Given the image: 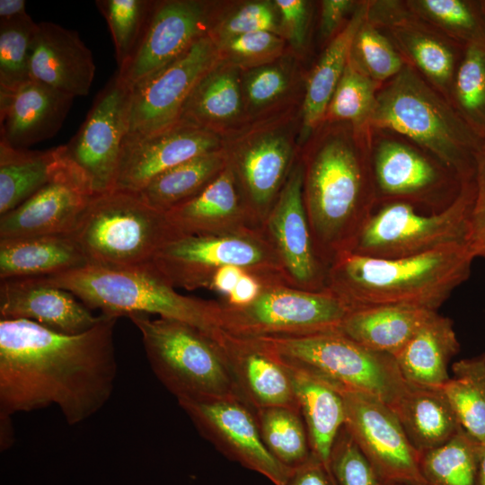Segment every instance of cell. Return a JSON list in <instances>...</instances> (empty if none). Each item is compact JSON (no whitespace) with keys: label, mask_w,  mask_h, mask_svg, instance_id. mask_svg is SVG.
Segmentation results:
<instances>
[{"label":"cell","mask_w":485,"mask_h":485,"mask_svg":"<svg viewBox=\"0 0 485 485\" xmlns=\"http://www.w3.org/2000/svg\"><path fill=\"white\" fill-rule=\"evenodd\" d=\"M65 334L29 320L0 319V416L56 406L69 426L99 412L118 375V317Z\"/></svg>","instance_id":"1"},{"label":"cell","mask_w":485,"mask_h":485,"mask_svg":"<svg viewBox=\"0 0 485 485\" xmlns=\"http://www.w3.org/2000/svg\"><path fill=\"white\" fill-rule=\"evenodd\" d=\"M371 129L322 123L300 147L303 198L315 252L329 269L348 252L377 205Z\"/></svg>","instance_id":"2"},{"label":"cell","mask_w":485,"mask_h":485,"mask_svg":"<svg viewBox=\"0 0 485 485\" xmlns=\"http://www.w3.org/2000/svg\"><path fill=\"white\" fill-rule=\"evenodd\" d=\"M474 259L469 242L403 258L346 252L329 267L326 289L350 310L404 305L437 312L468 279Z\"/></svg>","instance_id":"3"},{"label":"cell","mask_w":485,"mask_h":485,"mask_svg":"<svg viewBox=\"0 0 485 485\" xmlns=\"http://www.w3.org/2000/svg\"><path fill=\"white\" fill-rule=\"evenodd\" d=\"M368 128L410 139L463 183L475 178L485 140L409 63L379 89Z\"/></svg>","instance_id":"4"},{"label":"cell","mask_w":485,"mask_h":485,"mask_svg":"<svg viewBox=\"0 0 485 485\" xmlns=\"http://www.w3.org/2000/svg\"><path fill=\"white\" fill-rule=\"evenodd\" d=\"M72 293L90 310L121 317L154 314L185 322L219 343L225 334L219 301L184 295L176 291L152 262L128 268L94 264L65 273L40 277Z\"/></svg>","instance_id":"5"},{"label":"cell","mask_w":485,"mask_h":485,"mask_svg":"<svg viewBox=\"0 0 485 485\" xmlns=\"http://www.w3.org/2000/svg\"><path fill=\"white\" fill-rule=\"evenodd\" d=\"M128 317L141 334L152 372L177 401L242 400L219 345L211 338L176 320L144 313Z\"/></svg>","instance_id":"6"},{"label":"cell","mask_w":485,"mask_h":485,"mask_svg":"<svg viewBox=\"0 0 485 485\" xmlns=\"http://www.w3.org/2000/svg\"><path fill=\"white\" fill-rule=\"evenodd\" d=\"M89 264L128 268L152 262L178 236L163 212L137 192L112 190L93 196L72 233Z\"/></svg>","instance_id":"7"},{"label":"cell","mask_w":485,"mask_h":485,"mask_svg":"<svg viewBox=\"0 0 485 485\" xmlns=\"http://www.w3.org/2000/svg\"><path fill=\"white\" fill-rule=\"evenodd\" d=\"M253 340L284 365L314 374L334 386L375 395L391 408L408 389L394 357L369 349L339 331Z\"/></svg>","instance_id":"8"},{"label":"cell","mask_w":485,"mask_h":485,"mask_svg":"<svg viewBox=\"0 0 485 485\" xmlns=\"http://www.w3.org/2000/svg\"><path fill=\"white\" fill-rule=\"evenodd\" d=\"M301 108L248 124L223 137L222 149L245 207L260 227L300 152Z\"/></svg>","instance_id":"9"},{"label":"cell","mask_w":485,"mask_h":485,"mask_svg":"<svg viewBox=\"0 0 485 485\" xmlns=\"http://www.w3.org/2000/svg\"><path fill=\"white\" fill-rule=\"evenodd\" d=\"M152 264L176 289H209L215 273L226 265L243 269L264 286L287 285L264 227L227 234L178 235L158 250Z\"/></svg>","instance_id":"10"},{"label":"cell","mask_w":485,"mask_h":485,"mask_svg":"<svg viewBox=\"0 0 485 485\" xmlns=\"http://www.w3.org/2000/svg\"><path fill=\"white\" fill-rule=\"evenodd\" d=\"M475 191V180L465 182L449 207L430 214L401 201L378 204L348 252L374 258H403L469 242Z\"/></svg>","instance_id":"11"},{"label":"cell","mask_w":485,"mask_h":485,"mask_svg":"<svg viewBox=\"0 0 485 485\" xmlns=\"http://www.w3.org/2000/svg\"><path fill=\"white\" fill-rule=\"evenodd\" d=\"M220 303L221 325L242 338L300 337L339 331L350 311L328 289L312 292L286 284L265 285L250 304Z\"/></svg>","instance_id":"12"},{"label":"cell","mask_w":485,"mask_h":485,"mask_svg":"<svg viewBox=\"0 0 485 485\" xmlns=\"http://www.w3.org/2000/svg\"><path fill=\"white\" fill-rule=\"evenodd\" d=\"M130 96L131 87L116 72L97 94L76 134L63 145L66 165L93 196L114 189L128 132Z\"/></svg>","instance_id":"13"},{"label":"cell","mask_w":485,"mask_h":485,"mask_svg":"<svg viewBox=\"0 0 485 485\" xmlns=\"http://www.w3.org/2000/svg\"><path fill=\"white\" fill-rule=\"evenodd\" d=\"M370 155L377 205L401 201L436 213L465 183L432 155L394 137L371 138Z\"/></svg>","instance_id":"14"},{"label":"cell","mask_w":485,"mask_h":485,"mask_svg":"<svg viewBox=\"0 0 485 485\" xmlns=\"http://www.w3.org/2000/svg\"><path fill=\"white\" fill-rule=\"evenodd\" d=\"M335 387L344 401V427L381 482L427 485L420 471V454L393 410L375 395Z\"/></svg>","instance_id":"15"},{"label":"cell","mask_w":485,"mask_h":485,"mask_svg":"<svg viewBox=\"0 0 485 485\" xmlns=\"http://www.w3.org/2000/svg\"><path fill=\"white\" fill-rule=\"evenodd\" d=\"M219 60L217 47L207 35L177 59L133 85L126 137H146L178 122L192 90Z\"/></svg>","instance_id":"16"},{"label":"cell","mask_w":485,"mask_h":485,"mask_svg":"<svg viewBox=\"0 0 485 485\" xmlns=\"http://www.w3.org/2000/svg\"><path fill=\"white\" fill-rule=\"evenodd\" d=\"M198 432L222 454L266 477L287 485L292 471L279 463L261 438L253 410L237 398L178 401Z\"/></svg>","instance_id":"17"},{"label":"cell","mask_w":485,"mask_h":485,"mask_svg":"<svg viewBox=\"0 0 485 485\" xmlns=\"http://www.w3.org/2000/svg\"><path fill=\"white\" fill-rule=\"evenodd\" d=\"M215 1H154L140 40L117 72L130 87L166 66L208 33Z\"/></svg>","instance_id":"18"},{"label":"cell","mask_w":485,"mask_h":485,"mask_svg":"<svg viewBox=\"0 0 485 485\" xmlns=\"http://www.w3.org/2000/svg\"><path fill=\"white\" fill-rule=\"evenodd\" d=\"M303 163L298 155L263 225L292 287L326 290L328 268L318 258L303 198Z\"/></svg>","instance_id":"19"},{"label":"cell","mask_w":485,"mask_h":485,"mask_svg":"<svg viewBox=\"0 0 485 485\" xmlns=\"http://www.w3.org/2000/svg\"><path fill=\"white\" fill-rule=\"evenodd\" d=\"M366 18L386 27L406 61L450 101L465 47L430 29L399 1H368Z\"/></svg>","instance_id":"20"},{"label":"cell","mask_w":485,"mask_h":485,"mask_svg":"<svg viewBox=\"0 0 485 485\" xmlns=\"http://www.w3.org/2000/svg\"><path fill=\"white\" fill-rule=\"evenodd\" d=\"M222 145L218 134L184 120L146 137H126L113 190L139 192L161 173Z\"/></svg>","instance_id":"21"},{"label":"cell","mask_w":485,"mask_h":485,"mask_svg":"<svg viewBox=\"0 0 485 485\" xmlns=\"http://www.w3.org/2000/svg\"><path fill=\"white\" fill-rule=\"evenodd\" d=\"M93 197L66 163L31 198L0 216V239L72 234Z\"/></svg>","instance_id":"22"},{"label":"cell","mask_w":485,"mask_h":485,"mask_svg":"<svg viewBox=\"0 0 485 485\" xmlns=\"http://www.w3.org/2000/svg\"><path fill=\"white\" fill-rule=\"evenodd\" d=\"M95 64L78 32L59 24H36L31 45L30 80L72 98L86 96Z\"/></svg>","instance_id":"23"},{"label":"cell","mask_w":485,"mask_h":485,"mask_svg":"<svg viewBox=\"0 0 485 485\" xmlns=\"http://www.w3.org/2000/svg\"><path fill=\"white\" fill-rule=\"evenodd\" d=\"M69 291L51 286L41 278L1 280L0 319L29 320L65 334L86 331L99 322Z\"/></svg>","instance_id":"24"},{"label":"cell","mask_w":485,"mask_h":485,"mask_svg":"<svg viewBox=\"0 0 485 485\" xmlns=\"http://www.w3.org/2000/svg\"><path fill=\"white\" fill-rule=\"evenodd\" d=\"M242 400L254 411L299 410L287 367L259 341L225 333L218 343Z\"/></svg>","instance_id":"25"},{"label":"cell","mask_w":485,"mask_h":485,"mask_svg":"<svg viewBox=\"0 0 485 485\" xmlns=\"http://www.w3.org/2000/svg\"><path fill=\"white\" fill-rule=\"evenodd\" d=\"M73 100L31 80L13 91H0V144L28 148L52 137Z\"/></svg>","instance_id":"26"},{"label":"cell","mask_w":485,"mask_h":485,"mask_svg":"<svg viewBox=\"0 0 485 485\" xmlns=\"http://www.w3.org/2000/svg\"><path fill=\"white\" fill-rule=\"evenodd\" d=\"M165 215L179 235L227 234L262 228L251 219L227 164L204 190Z\"/></svg>","instance_id":"27"},{"label":"cell","mask_w":485,"mask_h":485,"mask_svg":"<svg viewBox=\"0 0 485 485\" xmlns=\"http://www.w3.org/2000/svg\"><path fill=\"white\" fill-rule=\"evenodd\" d=\"M180 120L222 137L246 126L241 69L219 60L192 90Z\"/></svg>","instance_id":"28"},{"label":"cell","mask_w":485,"mask_h":485,"mask_svg":"<svg viewBox=\"0 0 485 485\" xmlns=\"http://www.w3.org/2000/svg\"><path fill=\"white\" fill-rule=\"evenodd\" d=\"M305 78L301 59L290 50L271 63L241 70L247 125L302 108Z\"/></svg>","instance_id":"29"},{"label":"cell","mask_w":485,"mask_h":485,"mask_svg":"<svg viewBox=\"0 0 485 485\" xmlns=\"http://www.w3.org/2000/svg\"><path fill=\"white\" fill-rule=\"evenodd\" d=\"M284 366L291 378L306 428L312 454L323 466L331 485V453L335 439L345 423L342 395L327 380L305 370Z\"/></svg>","instance_id":"30"},{"label":"cell","mask_w":485,"mask_h":485,"mask_svg":"<svg viewBox=\"0 0 485 485\" xmlns=\"http://www.w3.org/2000/svg\"><path fill=\"white\" fill-rule=\"evenodd\" d=\"M87 264L73 234L0 239V280L48 277Z\"/></svg>","instance_id":"31"},{"label":"cell","mask_w":485,"mask_h":485,"mask_svg":"<svg viewBox=\"0 0 485 485\" xmlns=\"http://www.w3.org/2000/svg\"><path fill=\"white\" fill-rule=\"evenodd\" d=\"M368 1L358 7L344 27L328 42L312 70L306 75L301 108L302 146L322 124L327 107L348 61L354 36L366 17Z\"/></svg>","instance_id":"32"},{"label":"cell","mask_w":485,"mask_h":485,"mask_svg":"<svg viewBox=\"0 0 485 485\" xmlns=\"http://www.w3.org/2000/svg\"><path fill=\"white\" fill-rule=\"evenodd\" d=\"M460 350L453 321L434 313L395 357L404 380L412 385L442 388L449 380L450 359Z\"/></svg>","instance_id":"33"},{"label":"cell","mask_w":485,"mask_h":485,"mask_svg":"<svg viewBox=\"0 0 485 485\" xmlns=\"http://www.w3.org/2000/svg\"><path fill=\"white\" fill-rule=\"evenodd\" d=\"M434 313L404 305L353 309L339 332L369 349L395 357Z\"/></svg>","instance_id":"34"},{"label":"cell","mask_w":485,"mask_h":485,"mask_svg":"<svg viewBox=\"0 0 485 485\" xmlns=\"http://www.w3.org/2000/svg\"><path fill=\"white\" fill-rule=\"evenodd\" d=\"M408 384L392 409L412 446L423 454L446 443L462 426L442 388Z\"/></svg>","instance_id":"35"},{"label":"cell","mask_w":485,"mask_h":485,"mask_svg":"<svg viewBox=\"0 0 485 485\" xmlns=\"http://www.w3.org/2000/svg\"><path fill=\"white\" fill-rule=\"evenodd\" d=\"M65 167L63 145L38 151L0 144V216L20 206Z\"/></svg>","instance_id":"36"},{"label":"cell","mask_w":485,"mask_h":485,"mask_svg":"<svg viewBox=\"0 0 485 485\" xmlns=\"http://www.w3.org/2000/svg\"><path fill=\"white\" fill-rule=\"evenodd\" d=\"M226 164L223 149L204 154L161 173L137 193L150 207L166 213L204 190Z\"/></svg>","instance_id":"37"},{"label":"cell","mask_w":485,"mask_h":485,"mask_svg":"<svg viewBox=\"0 0 485 485\" xmlns=\"http://www.w3.org/2000/svg\"><path fill=\"white\" fill-rule=\"evenodd\" d=\"M452 371L442 389L462 428L485 444V353L454 362Z\"/></svg>","instance_id":"38"},{"label":"cell","mask_w":485,"mask_h":485,"mask_svg":"<svg viewBox=\"0 0 485 485\" xmlns=\"http://www.w3.org/2000/svg\"><path fill=\"white\" fill-rule=\"evenodd\" d=\"M254 415L264 445L284 467L293 472L312 457L300 410L272 407L256 410Z\"/></svg>","instance_id":"39"},{"label":"cell","mask_w":485,"mask_h":485,"mask_svg":"<svg viewBox=\"0 0 485 485\" xmlns=\"http://www.w3.org/2000/svg\"><path fill=\"white\" fill-rule=\"evenodd\" d=\"M479 443L463 428L446 443L420 454L427 485H477Z\"/></svg>","instance_id":"40"},{"label":"cell","mask_w":485,"mask_h":485,"mask_svg":"<svg viewBox=\"0 0 485 485\" xmlns=\"http://www.w3.org/2000/svg\"><path fill=\"white\" fill-rule=\"evenodd\" d=\"M408 8L428 24L462 46H485V19L478 1L411 0Z\"/></svg>","instance_id":"41"},{"label":"cell","mask_w":485,"mask_h":485,"mask_svg":"<svg viewBox=\"0 0 485 485\" xmlns=\"http://www.w3.org/2000/svg\"><path fill=\"white\" fill-rule=\"evenodd\" d=\"M257 31H271L281 36L280 15L275 0L215 1L207 35L216 46Z\"/></svg>","instance_id":"42"},{"label":"cell","mask_w":485,"mask_h":485,"mask_svg":"<svg viewBox=\"0 0 485 485\" xmlns=\"http://www.w3.org/2000/svg\"><path fill=\"white\" fill-rule=\"evenodd\" d=\"M450 102L485 140V46H465L452 84Z\"/></svg>","instance_id":"43"},{"label":"cell","mask_w":485,"mask_h":485,"mask_svg":"<svg viewBox=\"0 0 485 485\" xmlns=\"http://www.w3.org/2000/svg\"><path fill=\"white\" fill-rule=\"evenodd\" d=\"M381 84L362 73L349 59L327 107L322 123H347L368 128Z\"/></svg>","instance_id":"44"},{"label":"cell","mask_w":485,"mask_h":485,"mask_svg":"<svg viewBox=\"0 0 485 485\" xmlns=\"http://www.w3.org/2000/svg\"><path fill=\"white\" fill-rule=\"evenodd\" d=\"M349 59L362 73L381 84L398 75L408 63L392 41L366 17L354 36Z\"/></svg>","instance_id":"45"},{"label":"cell","mask_w":485,"mask_h":485,"mask_svg":"<svg viewBox=\"0 0 485 485\" xmlns=\"http://www.w3.org/2000/svg\"><path fill=\"white\" fill-rule=\"evenodd\" d=\"M154 1L97 0L95 4L108 23L119 68L136 49L148 21Z\"/></svg>","instance_id":"46"},{"label":"cell","mask_w":485,"mask_h":485,"mask_svg":"<svg viewBox=\"0 0 485 485\" xmlns=\"http://www.w3.org/2000/svg\"><path fill=\"white\" fill-rule=\"evenodd\" d=\"M36 24L29 14L0 21V91H13L30 81V53Z\"/></svg>","instance_id":"47"},{"label":"cell","mask_w":485,"mask_h":485,"mask_svg":"<svg viewBox=\"0 0 485 485\" xmlns=\"http://www.w3.org/2000/svg\"><path fill=\"white\" fill-rule=\"evenodd\" d=\"M216 47L220 61L241 70L271 63L289 50L284 38L271 31L243 34Z\"/></svg>","instance_id":"48"},{"label":"cell","mask_w":485,"mask_h":485,"mask_svg":"<svg viewBox=\"0 0 485 485\" xmlns=\"http://www.w3.org/2000/svg\"><path fill=\"white\" fill-rule=\"evenodd\" d=\"M330 472L331 485H383L344 426L331 449Z\"/></svg>","instance_id":"49"},{"label":"cell","mask_w":485,"mask_h":485,"mask_svg":"<svg viewBox=\"0 0 485 485\" xmlns=\"http://www.w3.org/2000/svg\"><path fill=\"white\" fill-rule=\"evenodd\" d=\"M280 15L281 36L300 59L304 54L313 15V4L307 0H275Z\"/></svg>","instance_id":"50"},{"label":"cell","mask_w":485,"mask_h":485,"mask_svg":"<svg viewBox=\"0 0 485 485\" xmlns=\"http://www.w3.org/2000/svg\"><path fill=\"white\" fill-rule=\"evenodd\" d=\"M475 198L470 217L469 243L475 258L485 259V145L477 158Z\"/></svg>","instance_id":"51"},{"label":"cell","mask_w":485,"mask_h":485,"mask_svg":"<svg viewBox=\"0 0 485 485\" xmlns=\"http://www.w3.org/2000/svg\"><path fill=\"white\" fill-rule=\"evenodd\" d=\"M360 2L354 0H322L320 2L319 37L330 41L347 23Z\"/></svg>","instance_id":"52"},{"label":"cell","mask_w":485,"mask_h":485,"mask_svg":"<svg viewBox=\"0 0 485 485\" xmlns=\"http://www.w3.org/2000/svg\"><path fill=\"white\" fill-rule=\"evenodd\" d=\"M263 287L264 284L259 278L249 272H244L224 301L236 307L248 305L260 295Z\"/></svg>","instance_id":"53"},{"label":"cell","mask_w":485,"mask_h":485,"mask_svg":"<svg viewBox=\"0 0 485 485\" xmlns=\"http://www.w3.org/2000/svg\"><path fill=\"white\" fill-rule=\"evenodd\" d=\"M287 485H331V482L322 463L312 455L292 472Z\"/></svg>","instance_id":"54"},{"label":"cell","mask_w":485,"mask_h":485,"mask_svg":"<svg viewBox=\"0 0 485 485\" xmlns=\"http://www.w3.org/2000/svg\"><path fill=\"white\" fill-rule=\"evenodd\" d=\"M244 272L247 271L234 265L222 267L215 273L209 290L219 293L225 297L227 296L233 291Z\"/></svg>","instance_id":"55"},{"label":"cell","mask_w":485,"mask_h":485,"mask_svg":"<svg viewBox=\"0 0 485 485\" xmlns=\"http://www.w3.org/2000/svg\"><path fill=\"white\" fill-rule=\"evenodd\" d=\"M27 14L24 0H0V21L13 20Z\"/></svg>","instance_id":"56"},{"label":"cell","mask_w":485,"mask_h":485,"mask_svg":"<svg viewBox=\"0 0 485 485\" xmlns=\"http://www.w3.org/2000/svg\"><path fill=\"white\" fill-rule=\"evenodd\" d=\"M0 445L1 451L6 450L13 443V428L12 424V417L0 416Z\"/></svg>","instance_id":"57"},{"label":"cell","mask_w":485,"mask_h":485,"mask_svg":"<svg viewBox=\"0 0 485 485\" xmlns=\"http://www.w3.org/2000/svg\"><path fill=\"white\" fill-rule=\"evenodd\" d=\"M477 485H485V444L480 445Z\"/></svg>","instance_id":"58"},{"label":"cell","mask_w":485,"mask_h":485,"mask_svg":"<svg viewBox=\"0 0 485 485\" xmlns=\"http://www.w3.org/2000/svg\"><path fill=\"white\" fill-rule=\"evenodd\" d=\"M480 10L485 19V0L478 1Z\"/></svg>","instance_id":"59"},{"label":"cell","mask_w":485,"mask_h":485,"mask_svg":"<svg viewBox=\"0 0 485 485\" xmlns=\"http://www.w3.org/2000/svg\"><path fill=\"white\" fill-rule=\"evenodd\" d=\"M383 485H404V484H396V483H392V484H383Z\"/></svg>","instance_id":"60"}]
</instances>
